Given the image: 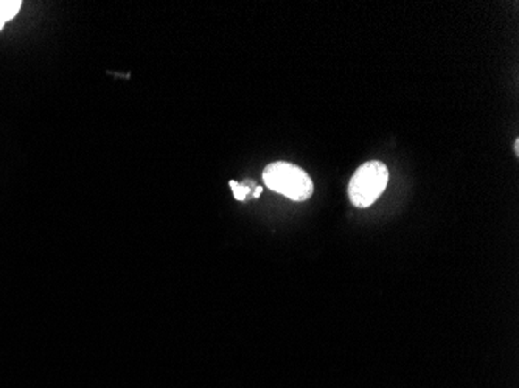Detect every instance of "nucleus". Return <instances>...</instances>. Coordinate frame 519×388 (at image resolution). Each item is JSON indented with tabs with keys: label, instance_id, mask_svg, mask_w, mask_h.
<instances>
[{
	"label": "nucleus",
	"instance_id": "obj_5",
	"mask_svg": "<svg viewBox=\"0 0 519 388\" xmlns=\"http://www.w3.org/2000/svg\"><path fill=\"white\" fill-rule=\"evenodd\" d=\"M261 193H263V189H261L260 185H257V187H255L254 191H252V198H260V194Z\"/></svg>",
	"mask_w": 519,
	"mask_h": 388
},
{
	"label": "nucleus",
	"instance_id": "obj_1",
	"mask_svg": "<svg viewBox=\"0 0 519 388\" xmlns=\"http://www.w3.org/2000/svg\"><path fill=\"white\" fill-rule=\"evenodd\" d=\"M263 181L266 187L278 194H284L288 199L302 202L313 196L314 183L307 171L286 162H276L268 165L263 171Z\"/></svg>",
	"mask_w": 519,
	"mask_h": 388
},
{
	"label": "nucleus",
	"instance_id": "obj_3",
	"mask_svg": "<svg viewBox=\"0 0 519 388\" xmlns=\"http://www.w3.org/2000/svg\"><path fill=\"white\" fill-rule=\"evenodd\" d=\"M22 6L21 0H0V30L5 27L8 21L16 18Z\"/></svg>",
	"mask_w": 519,
	"mask_h": 388
},
{
	"label": "nucleus",
	"instance_id": "obj_4",
	"mask_svg": "<svg viewBox=\"0 0 519 388\" xmlns=\"http://www.w3.org/2000/svg\"><path fill=\"white\" fill-rule=\"evenodd\" d=\"M231 185L232 191H234V198L236 200H244L248 196H252V191L254 190L251 189V187H257L255 182H244V183H238L235 181H231L229 182Z\"/></svg>",
	"mask_w": 519,
	"mask_h": 388
},
{
	"label": "nucleus",
	"instance_id": "obj_6",
	"mask_svg": "<svg viewBox=\"0 0 519 388\" xmlns=\"http://www.w3.org/2000/svg\"><path fill=\"white\" fill-rule=\"evenodd\" d=\"M515 153H519V140L515 141Z\"/></svg>",
	"mask_w": 519,
	"mask_h": 388
},
{
	"label": "nucleus",
	"instance_id": "obj_2",
	"mask_svg": "<svg viewBox=\"0 0 519 388\" xmlns=\"http://www.w3.org/2000/svg\"><path fill=\"white\" fill-rule=\"evenodd\" d=\"M389 183V170L383 162L370 160L361 165L348 183V198L358 208H367L377 202Z\"/></svg>",
	"mask_w": 519,
	"mask_h": 388
}]
</instances>
